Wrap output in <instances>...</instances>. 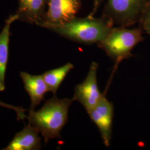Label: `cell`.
Here are the masks:
<instances>
[{
  "instance_id": "1",
  "label": "cell",
  "mask_w": 150,
  "mask_h": 150,
  "mask_svg": "<svg viewBox=\"0 0 150 150\" xmlns=\"http://www.w3.org/2000/svg\"><path fill=\"white\" fill-rule=\"evenodd\" d=\"M72 98H58L55 95L46 101L38 111L30 110L28 124L38 129L45 144L51 139L61 137V131L67 122Z\"/></svg>"
},
{
  "instance_id": "2",
  "label": "cell",
  "mask_w": 150,
  "mask_h": 150,
  "mask_svg": "<svg viewBox=\"0 0 150 150\" xmlns=\"http://www.w3.org/2000/svg\"><path fill=\"white\" fill-rule=\"evenodd\" d=\"M39 26L47 28L71 41L83 44L97 43L107 36L113 27L107 18L75 17L62 24L44 23Z\"/></svg>"
},
{
  "instance_id": "3",
  "label": "cell",
  "mask_w": 150,
  "mask_h": 150,
  "mask_svg": "<svg viewBox=\"0 0 150 150\" xmlns=\"http://www.w3.org/2000/svg\"><path fill=\"white\" fill-rule=\"evenodd\" d=\"M141 28L129 29L127 27H112L107 36L97 43L98 47L116 62L132 57V51L144 41Z\"/></svg>"
},
{
  "instance_id": "4",
  "label": "cell",
  "mask_w": 150,
  "mask_h": 150,
  "mask_svg": "<svg viewBox=\"0 0 150 150\" xmlns=\"http://www.w3.org/2000/svg\"><path fill=\"white\" fill-rule=\"evenodd\" d=\"M146 0H107L103 17L117 27H127L138 20Z\"/></svg>"
},
{
  "instance_id": "5",
  "label": "cell",
  "mask_w": 150,
  "mask_h": 150,
  "mask_svg": "<svg viewBox=\"0 0 150 150\" xmlns=\"http://www.w3.org/2000/svg\"><path fill=\"white\" fill-rule=\"evenodd\" d=\"M98 64L96 62H91L86 78L81 83L75 86L74 101L80 103L88 112L99 102L103 94L100 91L97 83Z\"/></svg>"
},
{
  "instance_id": "6",
  "label": "cell",
  "mask_w": 150,
  "mask_h": 150,
  "mask_svg": "<svg viewBox=\"0 0 150 150\" xmlns=\"http://www.w3.org/2000/svg\"><path fill=\"white\" fill-rule=\"evenodd\" d=\"M87 112L98 129L103 144L109 147L112 136L114 112L112 103L103 95L96 105Z\"/></svg>"
},
{
  "instance_id": "7",
  "label": "cell",
  "mask_w": 150,
  "mask_h": 150,
  "mask_svg": "<svg viewBox=\"0 0 150 150\" xmlns=\"http://www.w3.org/2000/svg\"><path fill=\"white\" fill-rule=\"evenodd\" d=\"M81 0H47V8L41 22L44 23L62 24L76 17L80 9Z\"/></svg>"
},
{
  "instance_id": "8",
  "label": "cell",
  "mask_w": 150,
  "mask_h": 150,
  "mask_svg": "<svg viewBox=\"0 0 150 150\" xmlns=\"http://www.w3.org/2000/svg\"><path fill=\"white\" fill-rule=\"evenodd\" d=\"M47 0H18V20L38 25L47 8Z\"/></svg>"
},
{
  "instance_id": "9",
  "label": "cell",
  "mask_w": 150,
  "mask_h": 150,
  "mask_svg": "<svg viewBox=\"0 0 150 150\" xmlns=\"http://www.w3.org/2000/svg\"><path fill=\"white\" fill-rule=\"evenodd\" d=\"M39 131L28 124L17 133L5 150H38L41 148Z\"/></svg>"
},
{
  "instance_id": "10",
  "label": "cell",
  "mask_w": 150,
  "mask_h": 150,
  "mask_svg": "<svg viewBox=\"0 0 150 150\" xmlns=\"http://www.w3.org/2000/svg\"><path fill=\"white\" fill-rule=\"evenodd\" d=\"M20 76L23 82L25 90L31 100L30 110L35 108L43 100L48 88L41 75H33L25 72H20Z\"/></svg>"
},
{
  "instance_id": "11",
  "label": "cell",
  "mask_w": 150,
  "mask_h": 150,
  "mask_svg": "<svg viewBox=\"0 0 150 150\" xmlns=\"http://www.w3.org/2000/svg\"><path fill=\"white\" fill-rule=\"evenodd\" d=\"M18 20L17 13L12 15L6 20L0 33V91L5 90V75L8 59L10 28L13 22Z\"/></svg>"
},
{
  "instance_id": "12",
  "label": "cell",
  "mask_w": 150,
  "mask_h": 150,
  "mask_svg": "<svg viewBox=\"0 0 150 150\" xmlns=\"http://www.w3.org/2000/svg\"><path fill=\"white\" fill-rule=\"evenodd\" d=\"M74 68V65L69 62L62 66L49 70L43 74L42 76L48 88V91L53 93L54 95H56L64 78Z\"/></svg>"
},
{
  "instance_id": "13",
  "label": "cell",
  "mask_w": 150,
  "mask_h": 150,
  "mask_svg": "<svg viewBox=\"0 0 150 150\" xmlns=\"http://www.w3.org/2000/svg\"><path fill=\"white\" fill-rule=\"evenodd\" d=\"M0 106L3 107H5L8 109H11L13 111L17 114V118L18 120H22L23 121L25 118H27V116L25 115V112L26 111V110L24 109L23 107L15 106L12 105H9L6 103L2 102L0 100Z\"/></svg>"
},
{
  "instance_id": "14",
  "label": "cell",
  "mask_w": 150,
  "mask_h": 150,
  "mask_svg": "<svg viewBox=\"0 0 150 150\" xmlns=\"http://www.w3.org/2000/svg\"><path fill=\"white\" fill-rule=\"evenodd\" d=\"M141 29L150 36V12L148 15H146L142 22Z\"/></svg>"
},
{
  "instance_id": "15",
  "label": "cell",
  "mask_w": 150,
  "mask_h": 150,
  "mask_svg": "<svg viewBox=\"0 0 150 150\" xmlns=\"http://www.w3.org/2000/svg\"><path fill=\"white\" fill-rule=\"evenodd\" d=\"M102 0H94V3H93V7L92 8V11L90 12V13L88 15V16L90 17H94L96 13L97 9L100 7L102 2Z\"/></svg>"
}]
</instances>
